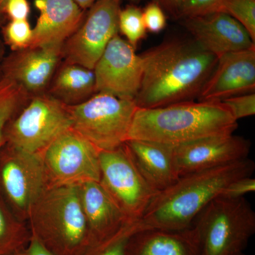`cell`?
Instances as JSON below:
<instances>
[{"mask_svg":"<svg viewBox=\"0 0 255 255\" xmlns=\"http://www.w3.org/2000/svg\"><path fill=\"white\" fill-rule=\"evenodd\" d=\"M141 57V85L135 105L155 109L198 99L218 58L194 40L169 39Z\"/></svg>","mask_w":255,"mask_h":255,"instance_id":"cell-1","label":"cell"},{"mask_svg":"<svg viewBox=\"0 0 255 255\" xmlns=\"http://www.w3.org/2000/svg\"><path fill=\"white\" fill-rule=\"evenodd\" d=\"M255 179L252 176L239 178L230 183L221 193V196L238 199L245 197L246 194L255 192Z\"/></svg>","mask_w":255,"mask_h":255,"instance_id":"cell-31","label":"cell"},{"mask_svg":"<svg viewBox=\"0 0 255 255\" xmlns=\"http://www.w3.org/2000/svg\"><path fill=\"white\" fill-rule=\"evenodd\" d=\"M142 18L146 31L152 33L162 31L167 24L164 10L155 1L149 3L142 11Z\"/></svg>","mask_w":255,"mask_h":255,"instance_id":"cell-30","label":"cell"},{"mask_svg":"<svg viewBox=\"0 0 255 255\" xmlns=\"http://www.w3.org/2000/svg\"><path fill=\"white\" fill-rule=\"evenodd\" d=\"M228 0H184L179 19L195 17L216 12H224Z\"/></svg>","mask_w":255,"mask_h":255,"instance_id":"cell-28","label":"cell"},{"mask_svg":"<svg viewBox=\"0 0 255 255\" xmlns=\"http://www.w3.org/2000/svg\"><path fill=\"white\" fill-rule=\"evenodd\" d=\"M27 222L32 236L53 255H84L88 249L78 186L47 188L32 206Z\"/></svg>","mask_w":255,"mask_h":255,"instance_id":"cell-4","label":"cell"},{"mask_svg":"<svg viewBox=\"0 0 255 255\" xmlns=\"http://www.w3.org/2000/svg\"><path fill=\"white\" fill-rule=\"evenodd\" d=\"M5 10L11 21L27 20L30 13V6L27 0H6Z\"/></svg>","mask_w":255,"mask_h":255,"instance_id":"cell-32","label":"cell"},{"mask_svg":"<svg viewBox=\"0 0 255 255\" xmlns=\"http://www.w3.org/2000/svg\"><path fill=\"white\" fill-rule=\"evenodd\" d=\"M255 164L246 158L214 168L184 174L157 193L136 223L137 231H179L192 227L196 217L230 183L253 176Z\"/></svg>","mask_w":255,"mask_h":255,"instance_id":"cell-2","label":"cell"},{"mask_svg":"<svg viewBox=\"0 0 255 255\" xmlns=\"http://www.w3.org/2000/svg\"><path fill=\"white\" fill-rule=\"evenodd\" d=\"M31 233L26 222L10 217L0 206V255H9L29 243Z\"/></svg>","mask_w":255,"mask_h":255,"instance_id":"cell-22","label":"cell"},{"mask_svg":"<svg viewBox=\"0 0 255 255\" xmlns=\"http://www.w3.org/2000/svg\"><path fill=\"white\" fill-rule=\"evenodd\" d=\"M93 70L96 92L135 101L141 85V57L119 34L111 39Z\"/></svg>","mask_w":255,"mask_h":255,"instance_id":"cell-11","label":"cell"},{"mask_svg":"<svg viewBox=\"0 0 255 255\" xmlns=\"http://www.w3.org/2000/svg\"><path fill=\"white\" fill-rule=\"evenodd\" d=\"M164 11L168 12L174 18H178L179 11L184 0H153Z\"/></svg>","mask_w":255,"mask_h":255,"instance_id":"cell-34","label":"cell"},{"mask_svg":"<svg viewBox=\"0 0 255 255\" xmlns=\"http://www.w3.org/2000/svg\"><path fill=\"white\" fill-rule=\"evenodd\" d=\"M72 129L68 105L53 96H39L16 117L8 132L10 146L17 150L42 153L63 132Z\"/></svg>","mask_w":255,"mask_h":255,"instance_id":"cell-8","label":"cell"},{"mask_svg":"<svg viewBox=\"0 0 255 255\" xmlns=\"http://www.w3.org/2000/svg\"><path fill=\"white\" fill-rule=\"evenodd\" d=\"M251 142L234 134L214 135L174 146L179 177L248 158Z\"/></svg>","mask_w":255,"mask_h":255,"instance_id":"cell-13","label":"cell"},{"mask_svg":"<svg viewBox=\"0 0 255 255\" xmlns=\"http://www.w3.org/2000/svg\"><path fill=\"white\" fill-rule=\"evenodd\" d=\"M125 255H201L194 228L179 231L147 229L129 238Z\"/></svg>","mask_w":255,"mask_h":255,"instance_id":"cell-20","label":"cell"},{"mask_svg":"<svg viewBox=\"0 0 255 255\" xmlns=\"http://www.w3.org/2000/svg\"><path fill=\"white\" fill-rule=\"evenodd\" d=\"M9 255H53L42 246L34 236H32L29 243L21 249Z\"/></svg>","mask_w":255,"mask_h":255,"instance_id":"cell-33","label":"cell"},{"mask_svg":"<svg viewBox=\"0 0 255 255\" xmlns=\"http://www.w3.org/2000/svg\"><path fill=\"white\" fill-rule=\"evenodd\" d=\"M224 12L241 23L255 42V0H228Z\"/></svg>","mask_w":255,"mask_h":255,"instance_id":"cell-26","label":"cell"},{"mask_svg":"<svg viewBox=\"0 0 255 255\" xmlns=\"http://www.w3.org/2000/svg\"><path fill=\"white\" fill-rule=\"evenodd\" d=\"M84 214L88 225V251L113 236L130 222L100 182H89L78 186Z\"/></svg>","mask_w":255,"mask_h":255,"instance_id":"cell-16","label":"cell"},{"mask_svg":"<svg viewBox=\"0 0 255 255\" xmlns=\"http://www.w3.org/2000/svg\"><path fill=\"white\" fill-rule=\"evenodd\" d=\"M244 255L243 254V253H241V254H238V255Z\"/></svg>","mask_w":255,"mask_h":255,"instance_id":"cell-38","label":"cell"},{"mask_svg":"<svg viewBox=\"0 0 255 255\" xmlns=\"http://www.w3.org/2000/svg\"><path fill=\"white\" fill-rule=\"evenodd\" d=\"M0 177L18 219L27 222L32 206L48 188L42 153H30L11 147Z\"/></svg>","mask_w":255,"mask_h":255,"instance_id":"cell-12","label":"cell"},{"mask_svg":"<svg viewBox=\"0 0 255 255\" xmlns=\"http://www.w3.org/2000/svg\"><path fill=\"white\" fill-rule=\"evenodd\" d=\"M40 16L28 48L63 46L83 20V11L74 0H35Z\"/></svg>","mask_w":255,"mask_h":255,"instance_id":"cell-17","label":"cell"},{"mask_svg":"<svg viewBox=\"0 0 255 255\" xmlns=\"http://www.w3.org/2000/svg\"><path fill=\"white\" fill-rule=\"evenodd\" d=\"M1 56H2V51H1V43H0V66H1ZM1 76H2V75H0V78H1Z\"/></svg>","mask_w":255,"mask_h":255,"instance_id":"cell-36","label":"cell"},{"mask_svg":"<svg viewBox=\"0 0 255 255\" xmlns=\"http://www.w3.org/2000/svg\"><path fill=\"white\" fill-rule=\"evenodd\" d=\"M137 109L134 101L102 92L68 105L72 129L100 151L114 150L125 143Z\"/></svg>","mask_w":255,"mask_h":255,"instance_id":"cell-6","label":"cell"},{"mask_svg":"<svg viewBox=\"0 0 255 255\" xmlns=\"http://www.w3.org/2000/svg\"><path fill=\"white\" fill-rule=\"evenodd\" d=\"M5 1H6V0H0V6H1V5L3 4V3H4Z\"/></svg>","mask_w":255,"mask_h":255,"instance_id":"cell-37","label":"cell"},{"mask_svg":"<svg viewBox=\"0 0 255 255\" xmlns=\"http://www.w3.org/2000/svg\"><path fill=\"white\" fill-rule=\"evenodd\" d=\"M124 145L142 177L157 192L179 177L174 145L143 140H128Z\"/></svg>","mask_w":255,"mask_h":255,"instance_id":"cell-19","label":"cell"},{"mask_svg":"<svg viewBox=\"0 0 255 255\" xmlns=\"http://www.w3.org/2000/svg\"><path fill=\"white\" fill-rule=\"evenodd\" d=\"M119 30L127 38L128 43L134 48L145 38L146 29L142 18V11L135 6L121 10L119 14Z\"/></svg>","mask_w":255,"mask_h":255,"instance_id":"cell-23","label":"cell"},{"mask_svg":"<svg viewBox=\"0 0 255 255\" xmlns=\"http://www.w3.org/2000/svg\"><path fill=\"white\" fill-rule=\"evenodd\" d=\"M237 128V121L222 102L190 101L159 108H137L128 140L175 146L204 137L233 134Z\"/></svg>","mask_w":255,"mask_h":255,"instance_id":"cell-3","label":"cell"},{"mask_svg":"<svg viewBox=\"0 0 255 255\" xmlns=\"http://www.w3.org/2000/svg\"><path fill=\"white\" fill-rule=\"evenodd\" d=\"M120 0H98L62 47L67 63L94 70L111 39L119 31Z\"/></svg>","mask_w":255,"mask_h":255,"instance_id":"cell-10","label":"cell"},{"mask_svg":"<svg viewBox=\"0 0 255 255\" xmlns=\"http://www.w3.org/2000/svg\"><path fill=\"white\" fill-rule=\"evenodd\" d=\"M48 187L100 182V150L73 129L42 152Z\"/></svg>","mask_w":255,"mask_h":255,"instance_id":"cell-9","label":"cell"},{"mask_svg":"<svg viewBox=\"0 0 255 255\" xmlns=\"http://www.w3.org/2000/svg\"><path fill=\"white\" fill-rule=\"evenodd\" d=\"M137 231L135 222L128 223L113 236L90 248L84 255H125L128 241Z\"/></svg>","mask_w":255,"mask_h":255,"instance_id":"cell-25","label":"cell"},{"mask_svg":"<svg viewBox=\"0 0 255 255\" xmlns=\"http://www.w3.org/2000/svg\"><path fill=\"white\" fill-rule=\"evenodd\" d=\"M255 90V46L218 58L197 100L221 102L234 96L254 93Z\"/></svg>","mask_w":255,"mask_h":255,"instance_id":"cell-14","label":"cell"},{"mask_svg":"<svg viewBox=\"0 0 255 255\" xmlns=\"http://www.w3.org/2000/svg\"><path fill=\"white\" fill-rule=\"evenodd\" d=\"M100 184L130 222L141 219L157 195L134 164L125 145L100 151Z\"/></svg>","mask_w":255,"mask_h":255,"instance_id":"cell-7","label":"cell"},{"mask_svg":"<svg viewBox=\"0 0 255 255\" xmlns=\"http://www.w3.org/2000/svg\"><path fill=\"white\" fill-rule=\"evenodd\" d=\"M74 1L78 4L82 9H86L87 8L91 7L92 4H95L96 1H98V0H74Z\"/></svg>","mask_w":255,"mask_h":255,"instance_id":"cell-35","label":"cell"},{"mask_svg":"<svg viewBox=\"0 0 255 255\" xmlns=\"http://www.w3.org/2000/svg\"><path fill=\"white\" fill-rule=\"evenodd\" d=\"M63 46L38 47L20 50L5 63L2 76L16 82L26 93L46 86L54 73Z\"/></svg>","mask_w":255,"mask_h":255,"instance_id":"cell-18","label":"cell"},{"mask_svg":"<svg viewBox=\"0 0 255 255\" xmlns=\"http://www.w3.org/2000/svg\"><path fill=\"white\" fill-rule=\"evenodd\" d=\"M53 92L55 98L65 105H78L96 92L95 75L90 70L75 64L67 63L55 78Z\"/></svg>","mask_w":255,"mask_h":255,"instance_id":"cell-21","label":"cell"},{"mask_svg":"<svg viewBox=\"0 0 255 255\" xmlns=\"http://www.w3.org/2000/svg\"><path fill=\"white\" fill-rule=\"evenodd\" d=\"M193 227L201 255L243 253L255 233V212L246 197L219 196L203 209Z\"/></svg>","mask_w":255,"mask_h":255,"instance_id":"cell-5","label":"cell"},{"mask_svg":"<svg viewBox=\"0 0 255 255\" xmlns=\"http://www.w3.org/2000/svg\"><path fill=\"white\" fill-rule=\"evenodd\" d=\"M182 21L193 40L217 58L255 46L245 28L226 13H212Z\"/></svg>","mask_w":255,"mask_h":255,"instance_id":"cell-15","label":"cell"},{"mask_svg":"<svg viewBox=\"0 0 255 255\" xmlns=\"http://www.w3.org/2000/svg\"><path fill=\"white\" fill-rule=\"evenodd\" d=\"M5 39L14 50H23L30 46L33 28L27 20H13L5 28Z\"/></svg>","mask_w":255,"mask_h":255,"instance_id":"cell-27","label":"cell"},{"mask_svg":"<svg viewBox=\"0 0 255 255\" xmlns=\"http://www.w3.org/2000/svg\"><path fill=\"white\" fill-rule=\"evenodd\" d=\"M235 120L252 117L255 114V93L234 96L222 101Z\"/></svg>","mask_w":255,"mask_h":255,"instance_id":"cell-29","label":"cell"},{"mask_svg":"<svg viewBox=\"0 0 255 255\" xmlns=\"http://www.w3.org/2000/svg\"><path fill=\"white\" fill-rule=\"evenodd\" d=\"M22 102L18 89L7 80L0 79V148L4 142L6 124Z\"/></svg>","mask_w":255,"mask_h":255,"instance_id":"cell-24","label":"cell"}]
</instances>
